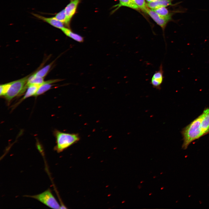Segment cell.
<instances>
[{
  "instance_id": "obj_6",
  "label": "cell",
  "mask_w": 209,
  "mask_h": 209,
  "mask_svg": "<svg viewBox=\"0 0 209 209\" xmlns=\"http://www.w3.org/2000/svg\"><path fill=\"white\" fill-rule=\"evenodd\" d=\"M163 73V65L161 63L158 70L155 72L151 78L150 84L154 88L158 90L161 89L164 79Z\"/></svg>"
},
{
  "instance_id": "obj_19",
  "label": "cell",
  "mask_w": 209,
  "mask_h": 209,
  "mask_svg": "<svg viewBox=\"0 0 209 209\" xmlns=\"http://www.w3.org/2000/svg\"><path fill=\"white\" fill-rule=\"evenodd\" d=\"M146 1H147L149 2L152 1L153 0H146Z\"/></svg>"
},
{
  "instance_id": "obj_5",
  "label": "cell",
  "mask_w": 209,
  "mask_h": 209,
  "mask_svg": "<svg viewBox=\"0 0 209 209\" xmlns=\"http://www.w3.org/2000/svg\"><path fill=\"white\" fill-rule=\"evenodd\" d=\"M143 11L149 15L152 19L163 29H164L168 21L172 19V16L163 17L152 9H149L147 7Z\"/></svg>"
},
{
  "instance_id": "obj_4",
  "label": "cell",
  "mask_w": 209,
  "mask_h": 209,
  "mask_svg": "<svg viewBox=\"0 0 209 209\" xmlns=\"http://www.w3.org/2000/svg\"><path fill=\"white\" fill-rule=\"evenodd\" d=\"M28 76L12 82V84L6 94L4 96L5 98L10 102L14 98L19 95L26 84Z\"/></svg>"
},
{
  "instance_id": "obj_3",
  "label": "cell",
  "mask_w": 209,
  "mask_h": 209,
  "mask_svg": "<svg viewBox=\"0 0 209 209\" xmlns=\"http://www.w3.org/2000/svg\"><path fill=\"white\" fill-rule=\"evenodd\" d=\"M29 197L38 200L50 208H60L61 206L49 189L40 194Z\"/></svg>"
},
{
  "instance_id": "obj_12",
  "label": "cell",
  "mask_w": 209,
  "mask_h": 209,
  "mask_svg": "<svg viewBox=\"0 0 209 209\" xmlns=\"http://www.w3.org/2000/svg\"><path fill=\"white\" fill-rule=\"evenodd\" d=\"M40 85L37 84H31L29 85L21 100H23L32 96H35Z\"/></svg>"
},
{
  "instance_id": "obj_7",
  "label": "cell",
  "mask_w": 209,
  "mask_h": 209,
  "mask_svg": "<svg viewBox=\"0 0 209 209\" xmlns=\"http://www.w3.org/2000/svg\"><path fill=\"white\" fill-rule=\"evenodd\" d=\"M81 0H70L64 9L66 18V26H69L72 17L75 14Z\"/></svg>"
},
{
  "instance_id": "obj_13",
  "label": "cell",
  "mask_w": 209,
  "mask_h": 209,
  "mask_svg": "<svg viewBox=\"0 0 209 209\" xmlns=\"http://www.w3.org/2000/svg\"><path fill=\"white\" fill-rule=\"evenodd\" d=\"M119 3L118 5L115 6V7H117L115 10L122 6H126L134 9H139L138 7L132 0H119Z\"/></svg>"
},
{
  "instance_id": "obj_16",
  "label": "cell",
  "mask_w": 209,
  "mask_h": 209,
  "mask_svg": "<svg viewBox=\"0 0 209 209\" xmlns=\"http://www.w3.org/2000/svg\"><path fill=\"white\" fill-rule=\"evenodd\" d=\"M55 17L66 26V18L64 9L57 13Z\"/></svg>"
},
{
  "instance_id": "obj_8",
  "label": "cell",
  "mask_w": 209,
  "mask_h": 209,
  "mask_svg": "<svg viewBox=\"0 0 209 209\" xmlns=\"http://www.w3.org/2000/svg\"><path fill=\"white\" fill-rule=\"evenodd\" d=\"M33 15L37 18L47 22L55 27L60 29L64 27V24L57 20L55 17H46L36 14H33Z\"/></svg>"
},
{
  "instance_id": "obj_17",
  "label": "cell",
  "mask_w": 209,
  "mask_h": 209,
  "mask_svg": "<svg viewBox=\"0 0 209 209\" xmlns=\"http://www.w3.org/2000/svg\"><path fill=\"white\" fill-rule=\"evenodd\" d=\"M12 82L1 85L0 86V96H5L10 88Z\"/></svg>"
},
{
  "instance_id": "obj_20",
  "label": "cell",
  "mask_w": 209,
  "mask_h": 209,
  "mask_svg": "<svg viewBox=\"0 0 209 209\" xmlns=\"http://www.w3.org/2000/svg\"><path fill=\"white\" fill-rule=\"evenodd\" d=\"M159 0H153L152 1H159Z\"/></svg>"
},
{
  "instance_id": "obj_11",
  "label": "cell",
  "mask_w": 209,
  "mask_h": 209,
  "mask_svg": "<svg viewBox=\"0 0 209 209\" xmlns=\"http://www.w3.org/2000/svg\"><path fill=\"white\" fill-rule=\"evenodd\" d=\"M61 30L66 36L75 41L79 42L84 41V38L82 37L73 32L70 29L64 27Z\"/></svg>"
},
{
  "instance_id": "obj_10",
  "label": "cell",
  "mask_w": 209,
  "mask_h": 209,
  "mask_svg": "<svg viewBox=\"0 0 209 209\" xmlns=\"http://www.w3.org/2000/svg\"><path fill=\"white\" fill-rule=\"evenodd\" d=\"M172 0H160L156 1L149 2L147 3V6L151 9L164 6L172 5Z\"/></svg>"
},
{
  "instance_id": "obj_14",
  "label": "cell",
  "mask_w": 209,
  "mask_h": 209,
  "mask_svg": "<svg viewBox=\"0 0 209 209\" xmlns=\"http://www.w3.org/2000/svg\"><path fill=\"white\" fill-rule=\"evenodd\" d=\"M53 63L47 65L42 68L34 74L36 76L43 78L48 73Z\"/></svg>"
},
{
  "instance_id": "obj_2",
  "label": "cell",
  "mask_w": 209,
  "mask_h": 209,
  "mask_svg": "<svg viewBox=\"0 0 209 209\" xmlns=\"http://www.w3.org/2000/svg\"><path fill=\"white\" fill-rule=\"evenodd\" d=\"M55 135L56 145L55 149L58 153L77 143L80 139L79 135L77 133H67L56 130Z\"/></svg>"
},
{
  "instance_id": "obj_18",
  "label": "cell",
  "mask_w": 209,
  "mask_h": 209,
  "mask_svg": "<svg viewBox=\"0 0 209 209\" xmlns=\"http://www.w3.org/2000/svg\"><path fill=\"white\" fill-rule=\"evenodd\" d=\"M139 8L143 10L147 8L145 0H132Z\"/></svg>"
},
{
  "instance_id": "obj_15",
  "label": "cell",
  "mask_w": 209,
  "mask_h": 209,
  "mask_svg": "<svg viewBox=\"0 0 209 209\" xmlns=\"http://www.w3.org/2000/svg\"><path fill=\"white\" fill-rule=\"evenodd\" d=\"M152 10L159 15L163 17H168L172 16L167 9L164 6H162Z\"/></svg>"
},
{
  "instance_id": "obj_9",
  "label": "cell",
  "mask_w": 209,
  "mask_h": 209,
  "mask_svg": "<svg viewBox=\"0 0 209 209\" xmlns=\"http://www.w3.org/2000/svg\"><path fill=\"white\" fill-rule=\"evenodd\" d=\"M60 81V80L56 79L44 81L39 87L35 96H37L43 94L51 88L53 86L51 84Z\"/></svg>"
},
{
  "instance_id": "obj_1",
  "label": "cell",
  "mask_w": 209,
  "mask_h": 209,
  "mask_svg": "<svg viewBox=\"0 0 209 209\" xmlns=\"http://www.w3.org/2000/svg\"><path fill=\"white\" fill-rule=\"evenodd\" d=\"M208 133L209 126L206 122L202 113L182 130V148L186 149L192 141Z\"/></svg>"
}]
</instances>
